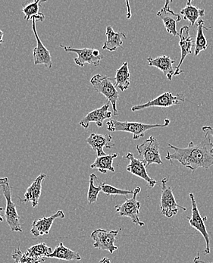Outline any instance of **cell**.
Segmentation results:
<instances>
[{"mask_svg": "<svg viewBox=\"0 0 213 263\" xmlns=\"http://www.w3.org/2000/svg\"><path fill=\"white\" fill-rule=\"evenodd\" d=\"M3 209L2 208V207H0V221H1V222H3V216H2L1 215V212L3 211Z\"/></svg>", "mask_w": 213, "mask_h": 263, "instance_id": "obj_36", "label": "cell"}, {"mask_svg": "<svg viewBox=\"0 0 213 263\" xmlns=\"http://www.w3.org/2000/svg\"><path fill=\"white\" fill-rule=\"evenodd\" d=\"M147 61L149 66L155 67L161 70L169 81H171L173 76H175L176 69L173 65L176 61L175 60H171L168 55H162L157 58L148 57Z\"/></svg>", "mask_w": 213, "mask_h": 263, "instance_id": "obj_20", "label": "cell"}, {"mask_svg": "<svg viewBox=\"0 0 213 263\" xmlns=\"http://www.w3.org/2000/svg\"><path fill=\"white\" fill-rule=\"evenodd\" d=\"M46 174L42 173L34 180V181L28 186L25 194V199L22 202H31L33 208L37 206L42 192V184L45 179Z\"/></svg>", "mask_w": 213, "mask_h": 263, "instance_id": "obj_19", "label": "cell"}, {"mask_svg": "<svg viewBox=\"0 0 213 263\" xmlns=\"http://www.w3.org/2000/svg\"><path fill=\"white\" fill-rule=\"evenodd\" d=\"M141 161L146 167L151 164L162 165L163 164L160 155V146L158 140L153 136H150L144 143L136 146Z\"/></svg>", "mask_w": 213, "mask_h": 263, "instance_id": "obj_5", "label": "cell"}, {"mask_svg": "<svg viewBox=\"0 0 213 263\" xmlns=\"http://www.w3.org/2000/svg\"><path fill=\"white\" fill-rule=\"evenodd\" d=\"M93 89L98 93L103 94L112 105L114 116H118L117 103L119 94L112 78L102 74H95L90 79Z\"/></svg>", "mask_w": 213, "mask_h": 263, "instance_id": "obj_4", "label": "cell"}, {"mask_svg": "<svg viewBox=\"0 0 213 263\" xmlns=\"http://www.w3.org/2000/svg\"><path fill=\"white\" fill-rule=\"evenodd\" d=\"M118 157L117 154H110V155H106L98 157L93 164L90 165V168L93 170H98L99 172L103 174L107 173L109 172H115V168L113 165V160Z\"/></svg>", "mask_w": 213, "mask_h": 263, "instance_id": "obj_24", "label": "cell"}, {"mask_svg": "<svg viewBox=\"0 0 213 263\" xmlns=\"http://www.w3.org/2000/svg\"><path fill=\"white\" fill-rule=\"evenodd\" d=\"M65 214L63 210H58L55 214L49 217H44L40 219L34 220L32 224V229H31V234L33 237L47 235L49 234V231L52 228L54 221L56 218H64Z\"/></svg>", "mask_w": 213, "mask_h": 263, "instance_id": "obj_17", "label": "cell"}, {"mask_svg": "<svg viewBox=\"0 0 213 263\" xmlns=\"http://www.w3.org/2000/svg\"><path fill=\"white\" fill-rule=\"evenodd\" d=\"M170 124V120L165 119V123L163 124H149L141 123V122H119L115 119H110L107 122V129L109 132H130L133 135V140H139L145 136L146 132L156 127H168Z\"/></svg>", "mask_w": 213, "mask_h": 263, "instance_id": "obj_2", "label": "cell"}, {"mask_svg": "<svg viewBox=\"0 0 213 263\" xmlns=\"http://www.w3.org/2000/svg\"><path fill=\"white\" fill-rule=\"evenodd\" d=\"M179 38H180L179 46L181 47V57L179 65L176 67L175 76H179L181 73H183L182 70H180L181 65L187 55L192 53V47H193V36L190 35V28L188 26L182 27L181 28L180 32H179Z\"/></svg>", "mask_w": 213, "mask_h": 263, "instance_id": "obj_16", "label": "cell"}, {"mask_svg": "<svg viewBox=\"0 0 213 263\" xmlns=\"http://www.w3.org/2000/svg\"><path fill=\"white\" fill-rule=\"evenodd\" d=\"M3 36H4V33L0 29V45L3 43Z\"/></svg>", "mask_w": 213, "mask_h": 263, "instance_id": "obj_35", "label": "cell"}, {"mask_svg": "<svg viewBox=\"0 0 213 263\" xmlns=\"http://www.w3.org/2000/svg\"><path fill=\"white\" fill-rule=\"evenodd\" d=\"M202 130L204 132L205 135H209V136H212L213 138V128L211 126H203L202 127Z\"/></svg>", "mask_w": 213, "mask_h": 263, "instance_id": "obj_32", "label": "cell"}, {"mask_svg": "<svg viewBox=\"0 0 213 263\" xmlns=\"http://www.w3.org/2000/svg\"><path fill=\"white\" fill-rule=\"evenodd\" d=\"M171 1L166 0L165 6L163 9H160L157 12V16L163 20L166 31L172 36H176L179 35L176 28L178 22H181V17L179 14L175 13L169 7V3Z\"/></svg>", "mask_w": 213, "mask_h": 263, "instance_id": "obj_13", "label": "cell"}, {"mask_svg": "<svg viewBox=\"0 0 213 263\" xmlns=\"http://www.w3.org/2000/svg\"><path fill=\"white\" fill-rule=\"evenodd\" d=\"M190 198L191 200L192 204V215L191 217L187 216V218L188 220L189 224L193 229H196L197 232L200 233L203 235L205 241H206V248L205 250L204 253L206 255H209L210 253V240H209V233L206 229V224H205L204 221H206V217L203 218V217L200 216V212H199L198 207H197V202L195 200V195L192 193L190 194Z\"/></svg>", "mask_w": 213, "mask_h": 263, "instance_id": "obj_10", "label": "cell"}, {"mask_svg": "<svg viewBox=\"0 0 213 263\" xmlns=\"http://www.w3.org/2000/svg\"><path fill=\"white\" fill-rule=\"evenodd\" d=\"M49 258H52V259H61V260L65 261H80L82 260L79 253L77 252L73 251L71 249L66 248L63 245V243H60L55 250H53L50 255H49Z\"/></svg>", "mask_w": 213, "mask_h": 263, "instance_id": "obj_22", "label": "cell"}, {"mask_svg": "<svg viewBox=\"0 0 213 263\" xmlns=\"http://www.w3.org/2000/svg\"><path fill=\"white\" fill-rule=\"evenodd\" d=\"M131 73L129 71L128 62H124L120 68L116 71L115 85L121 91H125L131 85Z\"/></svg>", "mask_w": 213, "mask_h": 263, "instance_id": "obj_23", "label": "cell"}, {"mask_svg": "<svg viewBox=\"0 0 213 263\" xmlns=\"http://www.w3.org/2000/svg\"><path fill=\"white\" fill-rule=\"evenodd\" d=\"M125 158L129 159L130 161L129 164L127 166V171L128 172L144 180L150 188H153L157 185V181L149 176L147 170H146V166L143 163L142 161L136 159L131 153H128Z\"/></svg>", "mask_w": 213, "mask_h": 263, "instance_id": "obj_14", "label": "cell"}, {"mask_svg": "<svg viewBox=\"0 0 213 263\" xmlns=\"http://www.w3.org/2000/svg\"><path fill=\"white\" fill-rule=\"evenodd\" d=\"M42 3L41 0H35L32 3H28L23 4L22 6V12L25 15V18L27 22L31 20L33 16L39 15L40 5Z\"/></svg>", "mask_w": 213, "mask_h": 263, "instance_id": "obj_29", "label": "cell"}, {"mask_svg": "<svg viewBox=\"0 0 213 263\" xmlns=\"http://www.w3.org/2000/svg\"><path fill=\"white\" fill-rule=\"evenodd\" d=\"M168 178H163L162 180V194L161 200H160V208L161 213L166 218H172L179 213V210L186 211L185 207L181 206L176 202L173 194L172 187L167 186Z\"/></svg>", "mask_w": 213, "mask_h": 263, "instance_id": "obj_6", "label": "cell"}, {"mask_svg": "<svg viewBox=\"0 0 213 263\" xmlns=\"http://www.w3.org/2000/svg\"><path fill=\"white\" fill-rule=\"evenodd\" d=\"M99 263H111V261L110 259H108V258L103 257Z\"/></svg>", "mask_w": 213, "mask_h": 263, "instance_id": "obj_34", "label": "cell"}, {"mask_svg": "<svg viewBox=\"0 0 213 263\" xmlns=\"http://www.w3.org/2000/svg\"><path fill=\"white\" fill-rule=\"evenodd\" d=\"M0 189L6 200V208L5 212L6 222L12 232H22L20 223V216L16 210V205L12 201V187L9 184V178H0Z\"/></svg>", "mask_w": 213, "mask_h": 263, "instance_id": "obj_3", "label": "cell"}, {"mask_svg": "<svg viewBox=\"0 0 213 263\" xmlns=\"http://www.w3.org/2000/svg\"><path fill=\"white\" fill-rule=\"evenodd\" d=\"M119 231H106L104 229H96L93 231L90 235L94 241L93 248L99 250H106L112 254L115 250H118V247L115 246V243L116 237Z\"/></svg>", "mask_w": 213, "mask_h": 263, "instance_id": "obj_8", "label": "cell"}, {"mask_svg": "<svg viewBox=\"0 0 213 263\" xmlns=\"http://www.w3.org/2000/svg\"><path fill=\"white\" fill-rule=\"evenodd\" d=\"M193 262H195V263H206L204 261H202L201 259H200V253H198L197 256L195 258V259H193Z\"/></svg>", "mask_w": 213, "mask_h": 263, "instance_id": "obj_33", "label": "cell"}, {"mask_svg": "<svg viewBox=\"0 0 213 263\" xmlns=\"http://www.w3.org/2000/svg\"><path fill=\"white\" fill-rule=\"evenodd\" d=\"M12 259L15 263H41L42 261L38 260L32 257L28 252L23 253L20 248H17L12 254Z\"/></svg>", "mask_w": 213, "mask_h": 263, "instance_id": "obj_30", "label": "cell"}, {"mask_svg": "<svg viewBox=\"0 0 213 263\" xmlns=\"http://www.w3.org/2000/svg\"><path fill=\"white\" fill-rule=\"evenodd\" d=\"M102 191L106 195H128V194H133V191H127V190L119 189L115 186L109 185V184H105L101 182Z\"/></svg>", "mask_w": 213, "mask_h": 263, "instance_id": "obj_31", "label": "cell"}, {"mask_svg": "<svg viewBox=\"0 0 213 263\" xmlns=\"http://www.w3.org/2000/svg\"><path fill=\"white\" fill-rule=\"evenodd\" d=\"M168 146L174 152L167 153L165 159L170 162L178 161L193 172L199 168L209 170L213 165V141L209 135H205L203 140L198 144L190 141L187 147H177L170 143Z\"/></svg>", "mask_w": 213, "mask_h": 263, "instance_id": "obj_1", "label": "cell"}, {"mask_svg": "<svg viewBox=\"0 0 213 263\" xmlns=\"http://www.w3.org/2000/svg\"><path fill=\"white\" fill-rule=\"evenodd\" d=\"M65 51L69 52H74L77 54V58L74 59L76 65L79 67H84V64H90L94 66H99L100 61L103 59V55L100 53L98 49L93 48H84V49H75L68 46L60 45Z\"/></svg>", "mask_w": 213, "mask_h": 263, "instance_id": "obj_9", "label": "cell"}, {"mask_svg": "<svg viewBox=\"0 0 213 263\" xmlns=\"http://www.w3.org/2000/svg\"><path fill=\"white\" fill-rule=\"evenodd\" d=\"M184 101H185V98L181 93L174 96L170 92H165L154 100L147 102V103L133 106L131 108V111H141V110L150 107H171V106H176V105L179 104V103Z\"/></svg>", "mask_w": 213, "mask_h": 263, "instance_id": "obj_11", "label": "cell"}, {"mask_svg": "<svg viewBox=\"0 0 213 263\" xmlns=\"http://www.w3.org/2000/svg\"><path fill=\"white\" fill-rule=\"evenodd\" d=\"M98 178L95 174L90 175V184H89L88 193H87V200L90 204L94 203L98 201L99 194L102 191L101 182H99V186L95 185V181H98Z\"/></svg>", "mask_w": 213, "mask_h": 263, "instance_id": "obj_28", "label": "cell"}, {"mask_svg": "<svg viewBox=\"0 0 213 263\" xmlns=\"http://www.w3.org/2000/svg\"><path fill=\"white\" fill-rule=\"evenodd\" d=\"M106 40L103 46V49L114 52L119 47H122L123 44V39L126 38V33L124 32H115L110 25L106 27Z\"/></svg>", "mask_w": 213, "mask_h": 263, "instance_id": "obj_21", "label": "cell"}, {"mask_svg": "<svg viewBox=\"0 0 213 263\" xmlns=\"http://www.w3.org/2000/svg\"><path fill=\"white\" fill-rule=\"evenodd\" d=\"M27 252L32 257L44 262V261L47 260L49 255H50L53 250L52 248L47 246L45 243H40L28 248Z\"/></svg>", "mask_w": 213, "mask_h": 263, "instance_id": "obj_27", "label": "cell"}, {"mask_svg": "<svg viewBox=\"0 0 213 263\" xmlns=\"http://www.w3.org/2000/svg\"><path fill=\"white\" fill-rule=\"evenodd\" d=\"M86 141L96 152L98 157L106 155L103 151V148L110 149L112 146H115V143H112V137L110 135L92 133L89 138H87Z\"/></svg>", "mask_w": 213, "mask_h": 263, "instance_id": "obj_18", "label": "cell"}, {"mask_svg": "<svg viewBox=\"0 0 213 263\" xmlns=\"http://www.w3.org/2000/svg\"><path fill=\"white\" fill-rule=\"evenodd\" d=\"M181 14L184 16V20L188 21L190 25L193 26L198 22L200 17L205 15V10L193 6L191 0H189L187 1V6L181 9Z\"/></svg>", "mask_w": 213, "mask_h": 263, "instance_id": "obj_25", "label": "cell"}, {"mask_svg": "<svg viewBox=\"0 0 213 263\" xmlns=\"http://www.w3.org/2000/svg\"><path fill=\"white\" fill-rule=\"evenodd\" d=\"M141 187L138 186L133 191V197L131 199L125 197V201L122 205H115L116 213H119L121 217H128L131 219L136 226L143 227L144 222L141 221L139 218L140 209L141 202L137 200L138 194L141 192Z\"/></svg>", "mask_w": 213, "mask_h": 263, "instance_id": "obj_7", "label": "cell"}, {"mask_svg": "<svg viewBox=\"0 0 213 263\" xmlns=\"http://www.w3.org/2000/svg\"><path fill=\"white\" fill-rule=\"evenodd\" d=\"M32 28L35 38L36 40V44H37L33 52L34 65H44L48 67L49 68H51L52 66V57H51L50 52H49L48 49L44 45L42 41L40 39L39 36H38L36 28V20H32Z\"/></svg>", "mask_w": 213, "mask_h": 263, "instance_id": "obj_15", "label": "cell"}, {"mask_svg": "<svg viewBox=\"0 0 213 263\" xmlns=\"http://www.w3.org/2000/svg\"><path fill=\"white\" fill-rule=\"evenodd\" d=\"M109 106H110V103L108 101L102 107L95 108L94 110L89 112L87 116H84L79 124L85 129L88 128L90 124L92 122L96 123L99 127H103V122L106 119H111L112 116H114L112 111H109Z\"/></svg>", "mask_w": 213, "mask_h": 263, "instance_id": "obj_12", "label": "cell"}, {"mask_svg": "<svg viewBox=\"0 0 213 263\" xmlns=\"http://www.w3.org/2000/svg\"><path fill=\"white\" fill-rule=\"evenodd\" d=\"M204 21L203 19H199L197 22V34L196 42H195V52L196 57L202 52L206 50L208 47V43L206 36L203 33V29L208 30V28L204 26Z\"/></svg>", "mask_w": 213, "mask_h": 263, "instance_id": "obj_26", "label": "cell"}]
</instances>
